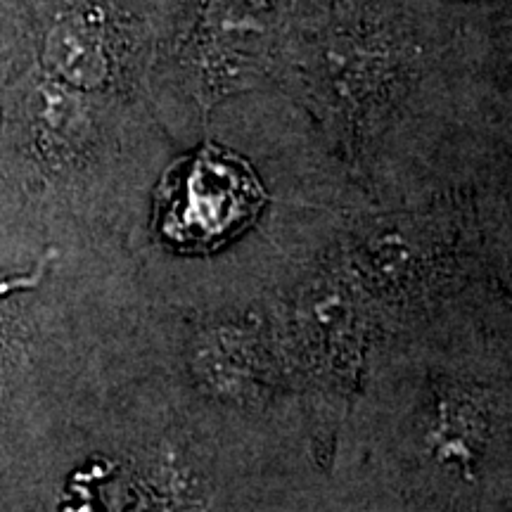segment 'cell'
Masks as SVG:
<instances>
[{
  "label": "cell",
  "instance_id": "6da1fadb",
  "mask_svg": "<svg viewBox=\"0 0 512 512\" xmlns=\"http://www.w3.org/2000/svg\"><path fill=\"white\" fill-rule=\"evenodd\" d=\"M266 192L245 159L207 145L171 166L157 192V230L178 252H214L252 226Z\"/></svg>",
  "mask_w": 512,
  "mask_h": 512
}]
</instances>
